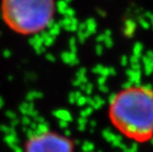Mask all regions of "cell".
Listing matches in <instances>:
<instances>
[{"instance_id":"obj_1","label":"cell","mask_w":153,"mask_h":152,"mask_svg":"<svg viewBox=\"0 0 153 152\" xmlns=\"http://www.w3.org/2000/svg\"><path fill=\"white\" fill-rule=\"evenodd\" d=\"M108 117L114 128L136 143L153 138V91L144 86H131L111 99Z\"/></svg>"},{"instance_id":"obj_2","label":"cell","mask_w":153,"mask_h":152,"mask_svg":"<svg viewBox=\"0 0 153 152\" xmlns=\"http://www.w3.org/2000/svg\"><path fill=\"white\" fill-rule=\"evenodd\" d=\"M2 18L12 31L33 35L45 30L54 14V0H2Z\"/></svg>"},{"instance_id":"obj_3","label":"cell","mask_w":153,"mask_h":152,"mask_svg":"<svg viewBox=\"0 0 153 152\" xmlns=\"http://www.w3.org/2000/svg\"><path fill=\"white\" fill-rule=\"evenodd\" d=\"M75 141L68 135L50 128L31 133L25 140L23 152H75Z\"/></svg>"}]
</instances>
